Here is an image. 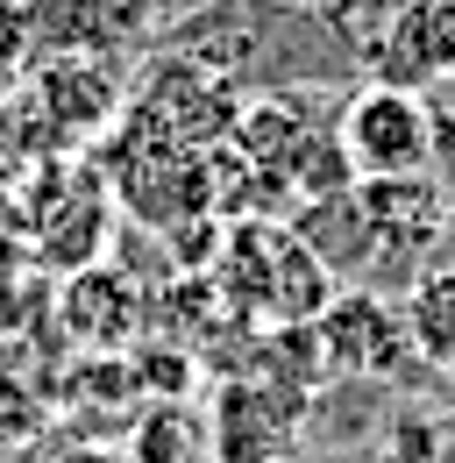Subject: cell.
<instances>
[{
    "instance_id": "obj_1",
    "label": "cell",
    "mask_w": 455,
    "mask_h": 463,
    "mask_svg": "<svg viewBox=\"0 0 455 463\" xmlns=\"http://www.w3.org/2000/svg\"><path fill=\"white\" fill-rule=\"evenodd\" d=\"M221 292L256 328H313L341 286L284 222H242L221 250Z\"/></svg>"
},
{
    "instance_id": "obj_2",
    "label": "cell",
    "mask_w": 455,
    "mask_h": 463,
    "mask_svg": "<svg viewBox=\"0 0 455 463\" xmlns=\"http://www.w3.org/2000/svg\"><path fill=\"white\" fill-rule=\"evenodd\" d=\"M335 143L356 178H427L449 143V115L434 108V93L363 79L335 108Z\"/></svg>"
},
{
    "instance_id": "obj_3",
    "label": "cell",
    "mask_w": 455,
    "mask_h": 463,
    "mask_svg": "<svg viewBox=\"0 0 455 463\" xmlns=\"http://www.w3.org/2000/svg\"><path fill=\"white\" fill-rule=\"evenodd\" d=\"M363 214V292H413L441 250V185L434 178H356Z\"/></svg>"
},
{
    "instance_id": "obj_4",
    "label": "cell",
    "mask_w": 455,
    "mask_h": 463,
    "mask_svg": "<svg viewBox=\"0 0 455 463\" xmlns=\"http://www.w3.org/2000/svg\"><path fill=\"white\" fill-rule=\"evenodd\" d=\"M313 349H320V378H420L427 364L413 356L405 314L385 292L348 286L320 307L313 321Z\"/></svg>"
},
{
    "instance_id": "obj_5",
    "label": "cell",
    "mask_w": 455,
    "mask_h": 463,
    "mask_svg": "<svg viewBox=\"0 0 455 463\" xmlns=\"http://www.w3.org/2000/svg\"><path fill=\"white\" fill-rule=\"evenodd\" d=\"M22 229H29V250L43 271H93L100 250H107V229H114V193L100 172H71L57 165V193H29L22 207Z\"/></svg>"
},
{
    "instance_id": "obj_6",
    "label": "cell",
    "mask_w": 455,
    "mask_h": 463,
    "mask_svg": "<svg viewBox=\"0 0 455 463\" xmlns=\"http://www.w3.org/2000/svg\"><path fill=\"white\" fill-rule=\"evenodd\" d=\"M306 420V392L299 378H228V392L214 400V463H284L292 435Z\"/></svg>"
},
{
    "instance_id": "obj_7",
    "label": "cell",
    "mask_w": 455,
    "mask_h": 463,
    "mask_svg": "<svg viewBox=\"0 0 455 463\" xmlns=\"http://www.w3.org/2000/svg\"><path fill=\"white\" fill-rule=\"evenodd\" d=\"M370 79L385 86H449L455 79V0H392L385 29L363 43Z\"/></svg>"
},
{
    "instance_id": "obj_8",
    "label": "cell",
    "mask_w": 455,
    "mask_h": 463,
    "mask_svg": "<svg viewBox=\"0 0 455 463\" xmlns=\"http://www.w3.org/2000/svg\"><path fill=\"white\" fill-rule=\"evenodd\" d=\"M150 29V0H36V51L43 58H100L128 51Z\"/></svg>"
},
{
    "instance_id": "obj_9",
    "label": "cell",
    "mask_w": 455,
    "mask_h": 463,
    "mask_svg": "<svg viewBox=\"0 0 455 463\" xmlns=\"http://www.w3.org/2000/svg\"><path fill=\"white\" fill-rule=\"evenodd\" d=\"M64 328L93 349H114L121 335H135V286L128 271H79L71 292H64Z\"/></svg>"
},
{
    "instance_id": "obj_10",
    "label": "cell",
    "mask_w": 455,
    "mask_h": 463,
    "mask_svg": "<svg viewBox=\"0 0 455 463\" xmlns=\"http://www.w3.org/2000/svg\"><path fill=\"white\" fill-rule=\"evenodd\" d=\"M398 314H405L413 356L455 385V264H434L427 279H413V292H405Z\"/></svg>"
},
{
    "instance_id": "obj_11",
    "label": "cell",
    "mask_w": 455,
    "mask_h": 463,
    "mask_svg": "<svg viewBox=\"0 0 455 463\" xmlns=\"http://www.w3.org/2000/svg\"><path fill=\"white\" fill-rule=\"evenodd\" d=\"M207 457H214V435L185 400L143 406L128 428V463H207Z\"/></svg>"
},
{
    "instance_id": "obj_12",
    "label": "cell",
    "mask_w": 455,
    "mask_h": 463,
    "mask_svg": "<svg viewBox=\"0 0 455 463\" xmlns=\"http://www.w3.org/2000/svg\"><path fill=\"white\" fill-rule=\"evenodd\" d=\"M29 58H36V0H0V86H14Z\"/></svg>"
},
{
    "instance_id": "obj_13",
    "label": "cell",
    "mask_w": 455,
    "mask_h": 463,
    "mask_svg": "<svg viewBox=\"0 0 455 463\" xmlns=\"http://www.w3.org/2000/svg\"><path fill=\"white\" fill-rule=\"evenodd\" d=\"M441 250H449V264H455V178L441 185Z\"/></svg>"
}]
</instances>
